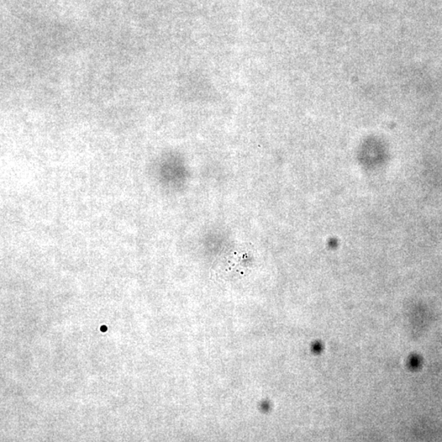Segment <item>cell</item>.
I'll return each instance as SVG.
<instances>
[{"label":"cell","instance_id":"6da1fadb","mask_svg":"<svg viewBox=\"0 0 442 442\" xmlns=\"http://www.w3.org/2000/svg\"><path fill=\"white\" fill-rule=\"evenodd\" d=\"M101 331H103V332H106V331H107V327H106V326H103V327L101 328Z\"/></svg>","mask_w":442,"mask_h":442}]
</instances>
